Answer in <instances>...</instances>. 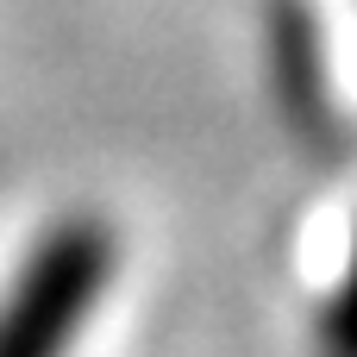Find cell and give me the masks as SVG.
I'll use <instances>...</instances> for the list:
<instances>
[{
    "label": "cell",
    "mask_w": 357,
    "mask_h": 357,
    "mask_svg": "<svg viewBox=\"0 0 357 357\" xmlns=\"http://www.w3.org/2000/svg\"><path fill=\"white\" fill-rule=\"evenodd\" d=\"M320 345H326V357H357V245H351V270H345V282L326 307Z\"/></svg>",
    "instance_id": "2"
},
{
    "label": "cell",
    "mask_w": 357,
    "mask_h": 357,
    "mask_svg": "<svg viewBox=\"0 0 357 357\" xmlns=\"http://www.w3.org/2000/svg\"><path fill=\"white\" fill-rule=\"evenodd\" d=\"M113 282V232L100 220H56L0 301V357H63Z\"/></svg>",
    "instance_id": "1"
}]
</instances>
